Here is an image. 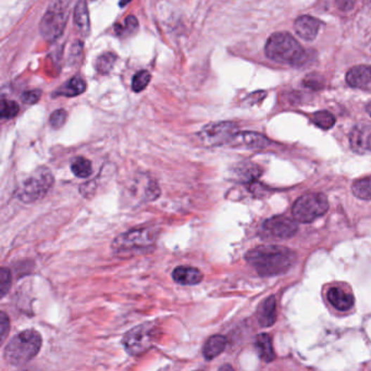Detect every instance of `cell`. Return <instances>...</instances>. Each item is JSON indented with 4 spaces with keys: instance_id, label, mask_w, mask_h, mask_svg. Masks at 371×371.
<instances>
[{
    "instance_id": "obj_32",
    "label": "cell",
    "mask_w": 371,
    "mask_h": 371,
    "mask_svg": "<svg viewBox=\"0 0 371 371\" xmlns=\"http://www.w3.org/2000/svg\"><path fill=\"white\" fill-rule=\"evenodd\" d=\"M42 91L39 89H32V91L24 92L22 94V101L27 105H34L41 99Z\"/></svg>"
},
{
    "instance_id": "obj_36",
    "label": "cell",
    "mask_w": 371,
    "mask_h": 371,
    "mask_svg": "<svg viewBox=\"0 0 371 371\" xmlns=\"http://www.w3.org/2000/svg\"><path fill=\"white\" fill-rule=\"evenodd\" d=\"M21 371H36V370H34V369H32V368H27V369H22Z\"/></svg>"
},
{
    "instance_id": "obj_16",
    "label": "cell",
    "mask_w": 371,
    "mask_h": 371,
    "mask_svg": "<svg viewBox=\"0 0 371 371\" xmlns=\"http://www.w3.org/2000/svg\"><path fill=\"white\" fill-rule=\"evenodd\" d=\"M172 278L181 285H196L203 281V275L201 270L193 267H177L173 270Z\"/></svg>"
},
{
    "instance_id": "obj_24",
    "label": "cell",
    "mask_w": 371,
    "mask_h": 371,
    "mask_svg": "<svg viewBox=\"0 0 371 371\" xmlns=\"http://www.w3.org/2000/svg\"><path fill=\"white\" fill-rule=\"evenodd\" d=\"M353 194L364 201L371 199V175L357 180L352 185Z\"/></svg>"
},
{
    "instance_id": "obj_15",
    "label": "cell",
    "mask_w": 371,
    "mask_h": 371,
    "mask_svg": "<svg viewBox=\"0 0 371 371\" xmlns=\"http://www.w3.org/2000/svg\"><path fill=\"white\" fill-rule=\"evenodd\" d=\"M257 317H258V322L261 327L269 328L275 325L277 320V301L275 296H269L263 299V303L259 305Z\"/></svg>"
},
{
    "instance_id": "obj_6",
    "label": "cell",
    "mask_w": 371,
    "mask_h": 371,
    "mask_svg": "<svg viewBox=\"0 0 371 371\" xmlns=\"http://www.w3.org/2000/svg\"><path fill=\"white\" fill-rule=\"evenodd\" d=\"M69 1H54L46 10L39 23V32L47 42H55L63 35L70 13Z\"/></svg>"
},
{
    "instance_id": "obj_26",
    "label": "cell",
    "mask_w": 371,
    "mask_h": 371,
    "mask_svg": "<svg viewBox=\"0 0 371 371\" xmlns=\"http://www.w3.org/2000/svg\"><path fill=\"white\" fill-rule=\"evenodd\" d=\"M313 121L317 127L322 130H329L335 125V118L329 111H317L313 115Z\"/></svg>"
},
{
    "instance_id": "obj_30",
    "label": "cell",
    "mask_w": 371,
    "mask_h": 371,
    "mask_svg": "<svg viewBox=\"0 0 371 371\" xmlns=\"http://www.w3.org/2000/svg\"><path fill=\"white\" fill-rule=\"evenodd\" d=\"M67 118L68 113L65 109H58V111H55L51 113V118H49V122H51V125L54 129H60L65 125Z\"/></svg>"
},
{
    "instance_id": "obj_8",
    "label": "cell",
    "mask_w": 371,
    "mask_h": 371,
    "mask_svg": "<svg viewBox=\"0 0 371 371\" xmlns=\"http://www.w3.org/2000/svg\"><path fill=\"white\" fill-rule=\"evenodd\" d=\"M329 209V201L321 193H308L299 197L293 205L295 220L309 223L325 215Z\"/></svg>"
},
{
    "instance_id": "obj_23",
    "label": "cell",
    "mask_w": 371,
    "mask_h": 371,
    "mask_svg": "<svg viewBox=\"0 0 371 371\" xmlns=\"http://www.w3.org/2000/svg\"><path fill=\"white\" fill-rule=\"evenodd\" d=\"M71 171L75 177L85 179V177H89L93 172V167H92V163L89 159L79 156V157L72 159Z\"/></svg>"
},
{
    "instance_id": "obj_33",
    "label": "cell",
    "mask_w": 371,
    "mask_h": 371,
    "mask_svg": "<svg viewBox=\"0 0 371 371\" xmlns=\"http://www.w3.org/2000/svg\"><path fill=\"white\" fill-rule=\"evenodd\" d=\"M0 327H1V331H0V335H1V343L5 342L7 339L8 333L10 331V320L8 318L7 315L4 311H1L0 314Z\"/></svg>"
},
{
    "instance_id": "obj_2",
    "label": "cell",
    "mask_w": 371,
    "mask_h": 371,
    "mask_svg": "<svg viewBox=\"0 0 371 371\" xmlns=\"http://www.w3.org/2000/svg\"><path fill=\"white\" fill-rule=\"evenodd\" d=\"M41 333L34 329L24 330L15 334L6 345L4 357L10 365L22 366L39 354L41 351Z\"/></svg>"
},
{
    "instance_id": "obj_22",
    "label": "cell",
    "mask_w": 371,
    "mask_h": 371,
    "mask_svg": "<svg viewBox=\"0 0 371 371\" xmlns=\"http://www.w3.org/2000/svg\"><path fill=\"white\" fill-rule=\"evenodd\" d=\"M255 346L258 351L259 357L263 359V362H272L275 354V351H273L272 341L268 334L261 333V334L257 335Z\"/></svg>"
},
{
    "instance_id": "obj_7",
    "label": "cell",
    "mask_w": 371,
    "mask_h": 371,
    "mask_svg": "<svg viewBox=\"0 0 371 371\" xmlns=\"http://www.w3.org/2000/svg\"><path fill=\"white\" fill-rule=\"evenodd\" d=\"M158 337V329L155 325L151 322L142 323L125 335L122 344L127 354L139 356L151 350Z\"/></svg>"
},
{
    "instance_id": "obj_34",
    "label": "cell",
    "mask_w": 371,
    "mask_h": 371,
    "mask_svg": "<svg viewBox=\"0 0 371 371\" xmlns=\"http://www.w3.org/2000/svg\"><path fill=\"white\" fill-rule=\"evenodd\" d=\"M218 371H234L233 370L232 367L230 366V365H223L222 367H220L219 368Z\"/></svg>"
},
{
    "instance_id": "obj_13",
    "label": "cell",
    "mask_w": 371,
    "mask_h": 371,
    "mask_svg": "<svg viewBox=\"0 0 371 371\" xmlns=\"http://www.w3.org/2000/svg\"><path fill=\"white\" fill-rule=\"evenodd\" d=\"M320 30V22L314 17L303 15L295 21V31L305 41H314Z\"/></svg>"
},
{
    "instance_id": "obj_21",
    "label": "cell",
    "mask_w": 371,
    "mask_h": 371,
    "mask_svg": "<svg viewBox=\"0 0 371 371\" xmlns=\"http://www.w3.org/2000/svg\"><path fill=\"white\" fill-rule=\"evenodd\" d=\"M87 89V83L82 77H73L70 79L67 83L63 84V87H60L55 95L65 96V97H75V96L81 95Z\"/></svg>"
},
{
    "instance_id": "obj_27",
    "label": "cell",
    "mask_w": 371,
    "mask_h": 371,
    "mask_svg": "<svg viewBox=\"0 0 371 371\" xmlns=\"http://www.w3.org/2000/svg\"><path fill=\"white\" fill-rule=\"evenodd\" d=\"M151 73L147 70L137 72V75L132 79V89L135 93H139V92L144 91V89L149 87V84L151 83Z\"/></svg>"
},
{
    "instance_id": "obj_35",
    "label": "cell",
    "mask_w": 371,
    "mask_h": 371,
    "mask_svg": "<svg viewBox=\"0 0 371 371\" xmlns=\"http://www.w3.org/2000/svg\"><path fill=\"white\" fill-rule=\"evenodd\" d=\"M366 111H367V113H369V115H370V117H371V101H369V103H367V105H366Z\"/></svg>"
},
{
    "instance_id": "obj_17",
    "label": "cell",
    "mask_w": 371,
    "mask_h": 371,
    "mask_svg": "<svg viewBox=\"0 0 371 371\" xmlns=\"http://www.w3.org/2000/svg\"><path fill=\"white\" fill-rule=\"evenodd\" d=\"M73 21L79 33L84 37L89 36L91 32V20H89V7L87 1H79L75 5Z\"/></svg>"
},
{
    "instance_id": "obj_3",
    "label": "cell",
    "mask_w": 371,
    "mask_h": 371,
    "mask_svg": "<svg viewBox=\"0 0 371 371\" xmlns=\"http://www.w3.org/2000/svg\"><path fill=\"white\" fill-rule=\"evenodd\" d=\"M267 57L277 63L301 65L306 60V51L301 44L287 32L272 34L265 47Z\"/></svg>"
},
{
    "instance_id": "obj_1",
    "label": "cell",
    "mask_w": 371,
    "mask_h": 371,
    "mask_svg": "<svg viewBox=\"0 0 371 371\" xmlns=\"http://www.w3.org/2000/svg\"><path fill=\"white\" fill-rule=\"evenodd\" d=\"M246 260L259 275L270 277L287 272L294 265L296 255L287 247L267 245L249 251Z\"/></svg>"
},
{
    "instance_id": "obj_9",
    "label": "cell",
    "mask_w": 371,
    "mask_h": 371,
    "mask_svg": "<svg viewBox=\"0 0 371 371\" xmlns=\"http://www.w3.org/2000/svg\"><path fill=\"white\" fill-rule=\"evenodd\" d=\"M239 133L237 125L229 121L209 123L199 132V141L205 146H222L230 145L235 135Z\"/></svg>"
},
{
    "instance_id": "obj_11",
    "label": "cell",
    "mask_w": 371,
    "mask_h": 371,
    "mask_svg": "<svg viewBox=\"0 0 371 371\" xmlns=\"http://www.w3.org/2000/svg\"><path fill=\"white\" fill-rule=\"evenodd\" d=\"M351 149L359 155L371 153V125L359 123L350 133Z\"/></svg>"
},
{
    "instance_id": "obj_5",
    "label": "cell",
    "mask_w": 371,
    "mask_h": 371,
    "mask_svg": "<svg viewBox=\"0 0 371 371\" xmlns=\"http://www.w3.org/2000/svg\"><path fill=\"white\" fill-rule=\"evenodd\" d=\"M54 181L53 173L48 168H37L18 187V197L23 203H35L46 196Z\"/></svg>"
},
{
    "instance_id": "obj_28",
    "label": "cell",
    "mask_w": 371,
    "mask_h": 371,
    "mask_svg": "<svg viewBox=\"0 0 371 371\" xmlns=\"http://www.w3.org/2000/svg\"><path fill=\"white\" fill-rule=\"evenodd\" d=\"M20 107L15 101H9V99H3L1 101V111L0 115L3 119H12L19 113Z\"/></svg>"
},
{
    "instance_id": "obj_29",
    "label": "cell",
    "mask_w": 371,
    "mask_h": 371,
    "mask_svg": "<svg viewBox=\"0 0 371 371\" xmlns=\"http://www.w3.org/2000/svg\"><path fill=\"white\" fill-rule=\"evenodd\" d=\"M139 30V22H137V18L134 15H130L125 19V27H119L117 25L115 27V31L119 35H122V34H134L135 32Z\"/></svg>"
},
{
    "instance_id": "obj_12",
    "label": "cell",
    "mask_w": 371,
    "mask_h": 371,
    "mask_svg": "<svg viewBox=\"0 0 371 371\" xmlns=\"http://www.w3.org/2000/svg\"><path fill=\"white\" fill-rule=\"evenodd\" d=\"M231 146L247 149H263L269 145V139L255 132H239L230 143Z\"/></svg>"
},
{
    "instance_id": "obj_4",
    "label": "cell",
    "mask_w": 371,
    "mask_h": 371,
    "mask_svg": "<svg viewBox=\"0 0 371 371\" xmlns=\"http://www.w3.org/2000/svg\"><path fill=\"white\" fill-rule=\"evenodd\" d=\"M158 231L156 227H139L120 234L113 242V251L118 256H133L146 253L153 247Z\"/></svg>"
},
{
    "instance_id": "obj_14",
    "label": "cell",
    "mask_w": 371,
    "mask_h": 371,
    "mask_svg": "<svg viewBox=\"0 0 371 371\" xmlns=\"http://www.w3.org/2000/svg\"><path fill=\"white\" fill-rule=\"evenodd\" d=\"M346 82L355 89H365L371 84L370 65H356L348 70L346 73Z\"/></svg>"
},
{
    "instance_id": "obj_10",
    "label": "cell",
    "mask_w": 371,
    "mask_h": 371,
    "mask_svg": "<svg viewBox=\"0 0 371 371\" xmlns=\"http://www.w3.org/2000/svg\"><path fill=\"white\" fill-rule=\"evenodd\" d=\"M261 230L268 237L275 239H289L298 230L296 221L284 215H275L263 223Z\"/></svg>"
},
{
    "instance_id": "obj_18",
    "label": "cell",
    "mask_w": 371,
    "mask_h": 371,
    "mask_svg": "<svg viewBox=\"0 0 371 371\" xmlns=\"http://www.w3.org/2000/svg\"><path fill=\"white\" fill-rule=\"evenodd\" d=\"M329 302L339 310H348L354 305V297L339 287H333L328 292Z\"/></svg>"
},
{
    "instance_id": "obj_20",
    "label": "cell",
    "mask_w": 371,
    "mask_h": 371,
    "mask_svg": "<svg viewBox=\"0 0 371 371\" xmlns=\"http://www.w3.org/2000/svg\"><path fill=\"white\" fill-rule=\"evenodd\" d=\"M235 179L239 180L241 182L251 183L260 175L261 170L258 165L251 163H237L234 168Z\"/></svg>"
},
{
    "instance_id": "obj_19",
    "label": "cell",
    "mask_w": 371,
    "mask_h": 371,
    "mask_svg": "<svg viewBox=\"0 0 371 371\" xmlns=\"http://www.w3.org/2000/svg\"><path fill=\"white\" fill-rule=\"evenodd\" d=\"M227 346V339L222 335H213L203 347V355L207 360H213L219 356Z\"/></svg>"
},
{
    "instance_id": "obj_25",
    "label": "cell",
    "mask_w": 371,
    "mask_h": 371,
    "mask_svg": "<svg viewBox=\"0 0 371 371\" xmlns=\"http://www.w3.org/2000/svg\"><path fill=\"white\" fill-rule=\"evenodd\" d=\"M117 56L113 53H105L96 60V69L101 75H107L115 67Z\"/></svg>"
},
{
    "instance_id": "obj_31",
    "label": "cell",
    "mask_w": 371,
    "mask_h": 371,
    "mask_svg": "<svg viewBox=\"0 0 371 371\" xmlns=\"http://www.w3.org/2000/svg\"><path fill=\"white\" fill-rule=\"evenodd\" d=\"M0 282H1V298L6 296L9 293L10 287H11V272L7 268H3L0 270Z\"/></svg>"
}]
</instances>
